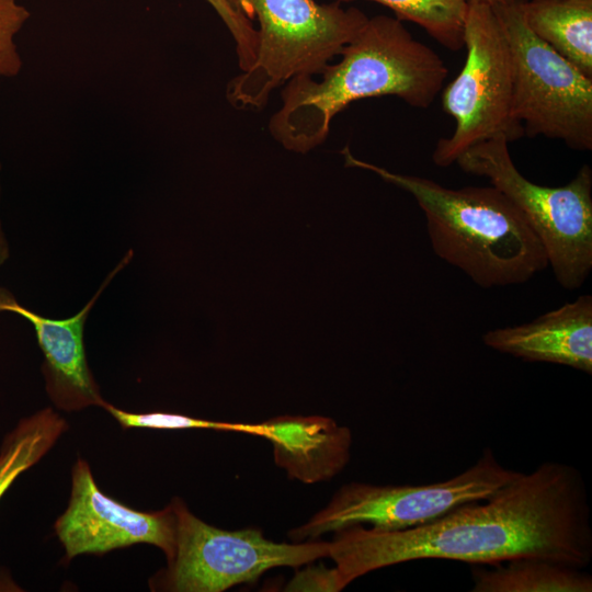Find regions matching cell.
Segmentation results:
<instances>
[{"label": "cell", "mask_w": 592, "mask_h": 592, "mask_svg": "<svg viewBox=\"0 0 592 592\" xmlns=\"http://www.w3.org/2000/svg\"><path fill=\"white\" fill-rule=\"evenodd\" d=\"M329 542L341 589L385 567L420 559L490 565L538 557L585 568L592 523L583 477L572 465L545 462L483 500L459 504L420 526L340 528Z\"/></svg>", "instance_id": "obj_1"}, {"label": "cell", "mask_w": 592, "mask_h": 592, "mask_svg": "<svg viewBox=\"0 0 592 592\" xmlns=\"http://www.w3.org/2000/svg\"><path fill=\"white\" fill-rule=\"evenodd\" d=\"M340 56L319 73L320 81L299 76L286 82L282 106L269 123L271 135L284 148L300 153L316 148L328 137L333 117L357 100L394 95L426 109L448 73L432 48L388 15L368 18Z\"/></svg>", "instance_id": "obj_2"}, {"label": "cell", "mask_w": 592, "mask_h": 592, "mask_svg": "<svg viewBox=\"0 0 592 592\" xmlns=\"http://www.w3.org/2000/svg\"><path fill=\"white\" fill-rule=\"evenodd\" d=\"M345 166L376 173L411 194L423 210L434 253L482 288L527 282L548 266L546 251L520 209L497 187H445L390 172L342 151Z\"/></svg>", "instance_id": "obj_3"}, {"label": "cell", "mask_w": 592, "mask_h": 592, "mask_svg": "<svg viewBox=\"0 0 592 592\" xmlns=\"http://www.w3.org/2000/svg\"><path fill=\"white\" fill-rule=\"evenodd\" d=\"M259 21L252 66L226 89L237 109H262L274 89L299 76L319 75L368 20L360 9L315 0H240Z\"/></svg>", "instance_id": "obj_4"}, {"label": "cell", "mask_w": 592, "mask_h": 592, "mask_svg": "<svg viewBox=\"0 0 592 592\" xmlns=\"http://www.w3.org/2000/svg\"><path fill=\"white\" fill-rule=\"evenodd\" d=\"M505 135H497L463 152L455 163L487 178L523 214L540 240L557 282L577 289L592 270V169L583 164L562 186L526 179L515 167Z\"/></svg>", "instance_id": "obj_5"}, {"label": "cell", "mask_w": 592, "mask_h": 592, "mask_svg": "<svg viewBox=\"0 0 592 592\" xmlns=\"http://www.w3.org/2000/svg\"><path fill=\"white\" fill-rule=\"evenodd\" d=\"M464 47V67L442 94L443 110L455 128L433 150L437 167L452 166L468 148L497 135H505L509 141L524 135L512 115L511 49L491 7L468 1Z\"/></svg>", "instance_id": "obj_6"}, {"label": "cell", "mask_w": 592, "mask_h": 592, "mask_svg": "<svg viewBox=\"0 0 592 592\" xmlns=\"http://www.w3.org/2000/svg\"><path fill=\"white\" fill-rule=\"evenodd\" d=\"M520 3L492 8L512 55L513 118L524 135L591 150L592 78L528 29Z\"/></svg>", "instance_id": "obj_7"}, {"label": "cell", "mask_w": 592, "mask_h": 592, "mask_svg": "<svg viewBox=\"0 0 592 592\" xmlns=\"http://www.w3.org/2000/svg\"><path fill=\"white\" fill-rule=\"evenodd\" d=\"M520 471L504 467L490 447L464 471L428 485L349 482L308 522L289 532L294 540L317 538L352 525L400 531L429 523L453 508L488 498Z\"/></svg>", "instance_id": "obj_8"}, {"label": "cell", "mask_w": 592, "mask_h": 592, "mask_svg": "<svg viewBox=\"0 0 592 592\" xmlns=\"http://www.w3.org/2000/svg\"><path fill=\"white\" fill-rule=\"evenodd\" d=\"M177 544L155 587L177 592H220L255 581L274 567H298L328 557L329 542L296 544L266 539L257 528L224 531L191 513L181 499L171 501Z\"/></svg>", "instance_id": "obj_9"}, {"label": "cell", "mask_w": 592, "mask_h": 592, "mask_svg": "<svg viewBox=\"0 0 592 592\" xmlns=\"http://www.w3.org/2000/svg\"><path fill=\"white\" fill-rule=\"evenodd\" d=\"M54 528L67 561L135 544L157 546L168 563L175 554L177 516L172 504L156 512H140L115 501L98 488L88 463L81 458L72 468L68 506Z\"/></svg>", "instance_id": "obj_10"}, {"label": "cell", "mask_w": 592, "mask_h": 592, "mask_svg": "<svg viewBox=\"0 0 592 592\" xmlns=\"http://www.w3.org/2000/svg\"><path fill=\"white\" fill-rule=\"evenodd\" d=\"M132 257L133 251L129 250L89 303L68 319L42 317L21 305L10 291L0 286V312L16 314L34 327L45 357L43 373L46 390L55 406L61 410L78 411L90 406H101L104 401L88 365L83 330L94 303L111 280L129 263Z\"/></svg>", "instance_id": "obj_11"}, {"label": "cell", "mask_w": 592, "mask_h": 592, "mask_svg": "<svg viewBox=\"0 0 592 592\" xmlns=\"http://www.w3.org/2000/svg\"><path fill=\"white\" fill-rule=\"evenodd\" d=\"M488 348L528 362L568 366L592 374V296L581 295L538 318L487 331Z\"/></svg>", "instance_id": "obj_12"}, {"label": "cell", "mask_w": 592, "mask_h": 592, "mask_svg": "<svg viewBox=\"0 0 592 592\" xmlns=\"http://www.w3.org/2000/svg\"><path fill=\"white\" fill-rule=\"evenodd\" d=\"M269 424L275 460L295 478L314 482L332 477L350 459L351 431L331 419L283 417Z\"/></svg>", "instance_id": "obj_13"}, {"label": "cell", "mask_w": 592, "mask_h": 592, "mask_svg": "<svg viewBox=\"0 0 592 592\" xmlns=\"http://www.w3.org/2000/svg\"><path fill=\"white\" fill-rule=\"evenodd\" d=\"M520 7L539 39L592 78V0H525Z\"/></svg>", "instance_id": "obj_14"}, {"label": "cell", "mask_w": 592, "mask_h": 592, "mask_svg": "<svg viewBox=\"0 0 592 592\" xmlns=\"http://www.w3.org/2000/svg\"><path fill=\"white\" fill-rule=\"evenodd\" d=\"M473 592H591L592 576L574 566L538 557L473 565Z\"/></svg>", "instance_id": "obj_15"}, {"label": "cell", "mask_w": 592, "mask_h": 592, "mask_svg": "<svg viewBox=\"0 0 592 592\" xmlns=\"http://www.w3.org/2000/svg\"><path fill=\"white\" fill-rule=\"evenodd\" d=\"M67 428L66 420L52 408L19 421L0 447V499L21 474L46 455Z\"/></svg>", "instance_id": "obj_16"}, {"label": "cell", "mask_w": 592, "mask_h": 592, "mask_svg": "<svg viewBox=\"0 0 592 592\" xmlns=\"http://www.w3.org/2000/svg\"><path fill=\"white\" fill-rule=\"evenodd\" d=\"M351 2L356 0H337ZM389 8L400 21L422 27L435 42L457 52L464 48L467 0H369Z\"/></svg>", "instance_id": "obj_17"}, {"label": "cell", "mask_w": 592, "mask_h": 592, "mask_svg": "<svg viewBox=\"0 0 592 592\" xmlns=\"http://www.w3.org/2000/svg\"><path fill=\"white\" fill-rule=\"evenodd\" d=\"M124 429L145 428L153 430H186V429H206L226 432H240L263 436L266 439L270 430L269 422L263 423H232L224 421H212L192 418L183 414L168 412H128L114 407L105 400L101 403Z\"/></svg>", "instance_id": "obj_18"}, {"label": "cell", "mask_w": 592, "mask_h": 592, "mask_svg": "<svg viewBox=\"0 0 592 592\" xmlns=\"http://www.w3.org/2000/svg\"><path fill=\"white\" fill-rule=\"evenodd\" d=\"M229 30L240 68L249 67L258 53L259 36L250 15L240 0H206Z\"/></svg>", "instance_id": "obj_19"}, {"label": "cell", "mask_w": 592, "mask_h": 592, "mask_svg": "<svg viewBox=\"0 0 592 592\" xmlns=\"http://www.w3.org/2000/svg\"><path fill=\"white\" fill-rule=\"evenodd\" d=\"M30 16L19 0H0V78L15 77L23 68L15 37Z\"/></svg>", "instance_id": "obj_20"}, {"label": "cell", "mask_w": 592, "mask_h": 592, "mask_svg": "<svg viewBox=\"0 0 592 592\" xmlns=\"http://www.w3.org/2000/svg\"><path fill=\"white\" fill-rule=\"evenodd\" d=\"M288 590H323V591H341L335 569H314L304 571L295 577Z\"/></svg>", "instance_id": "obj_21"}, {"label": "cell", "mask_w": 592, "mask_h": 592, "mask_svg": "<svg viewBox=\"0 0 592 592\" xmlns=\"http://www.w3.org/2000/svg\"><path fill=\"white\" fill-rule=\"evenodd\" d=\"M1 169V166H0ZM9 258V244L7 241V238L4 236V232L2 230L1 221H0V265L3 264Z\"/></svg>", "instance_id": "obj_22"}, {"label": "cell", "mask_w": 592, "mask_h": 592, "mask_svg": "<svg viewBox=\"0 0 592 592\" xmlns=\"http://www.w3.org/2000/svg\"><path fill=\"white\" fill-rule=\"evenodd\" d=\"M467 1L481 2V3H485V4L489 5V7H491V8H497V7H504V5L520 3V2H523L525 0H467Z\"/></svg>", "instance_id": "obj_23"}]
</instances>
